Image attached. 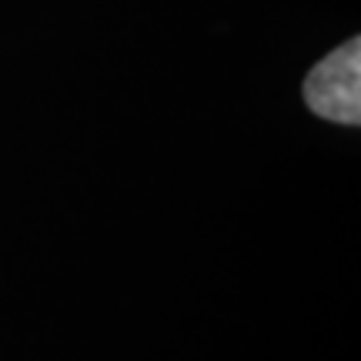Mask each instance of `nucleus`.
I'll use <instances>...</instances> for the list:
<instances>
[{
  "label": "nucleus",
  "instance_id": "nucleus-1",
  "mask_svg": "<svg viewBox=\"0 0 361 361\" xmlns=\"http://www.w3.org/2000/svg\"><path fill=\"white\" fill-rule=\"evenodd\" d=\"M305 104L314 117L358 128L361 124V40L351 37L322 57L301 84Z\"/></svg>",
  "mask_w": 361,
  "mask_h": 361
}]
</instances>
